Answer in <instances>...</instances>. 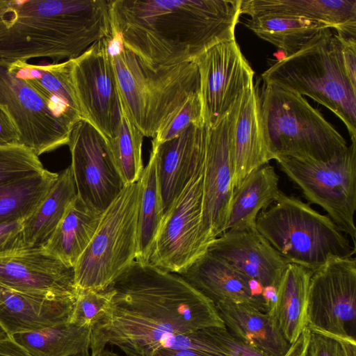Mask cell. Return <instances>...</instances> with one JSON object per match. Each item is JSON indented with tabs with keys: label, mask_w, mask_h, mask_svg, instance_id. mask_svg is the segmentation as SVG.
<instances>
[{
	"label": "cell",
	"mask_w": 356,
	"mask_h": 356,
	"mask_svg": "<svg viewBox=\"0 0 356 356\" xmlns=\"http://www.w3.org/2000/svg\"><path fill=\"white\" fill-rule=\"evenodd\" d=\"M105 40L124 111L144 136L154 138L188 97L200 92L197 66L194 61L151 65L128 49L113 29Z\"/></svg>",
	"instance_id": "4"
},
{
	"label": "cell",
	"mask_w": 356,
	"mask_h": 356,
	"mask_svg": "<svg viewBox=\"0 0 356 356\" xmlns=\"http://www.w3.org/2000/svg\"><path fill=\"white\" fill-rule=\"evenodd\" d=\"M245 26L289 57L312 45L331 32L329 25L306 18L262 15L251 17Z\"/></svg>",
	"instance_id": "28"
},
{
	"label": "cell",
	"mask_w": 356,
	"mask_h": 356,
	"mask_svg": "<svg viewBox=\"0 0 356 356\" xmlns=\"http://www.w3.org/2000/svg\"><path fill=\"white\" fill-rule=\"evenodd\" d=\"M152 356H223L211 352L195 350L181 349L175 350L170 348H161L158 350Z\"/></svg>",
	"instance_id": "44"
},
{
	"label": "cell",
	"mask_w": 356,
	"mask_h": 356,
	"mask_svg": "<svg viewBox=\"0 0 356 356\" xmlns=\"http://www.w3.org/2000/svg\"><path fill=\"white\" fill-rule=\"evenodd\" d=\"M307 327L356 341V260L338 258L312 272L307 296Z\"/></svg>",
	"instance_id": "11"
},
{
	"label": "cell",
	"mask_w": 356,
	"mask_h": 356,
	"mask_svg": "<svg viewBox=\"0 0 356 356\" xmlns=\"http://www.w3.org/2000/svg\"><path fill=\"white\" fill-rule=\"evenodd\" d=\"M139 184L136 261L148 264L165 211L159 182L154 154L150 152Z\"/></svg>",
	"instance_id": "32"
},
{
	"label": "cell",
	"mask_w": 356,
	"mask_h": 356,
	"mask_svg": "<svg viewBox=\"0 0 356 356\" xmlns=\"http://www.w3.org/2000/svg\"><path fill=\"white\" fill-rule=\"evenodd\" d=\"M194 62L200 74L204 122L214 127L254 87V72L235 38L214 44Z\"/></svg>",
	"instance_id": "13"
},
{
	"label": "cell",
	"mask_w": 356,
	"mask_h": 356,
	"mask_svg": "<svg viewBox=\"0 0 356 356\" xmlns=\"http://www.w3.org/2000/svg\"><path fill=\"white\" fill-rule=\"evenodd\" d=\"M91 356H122L113 351L108 350L105 348L94 353H92Z\"/></svg>",
	"instance_id": "47"
},
{
	"label": "cell",
	"mask_w": 356,
	"mask_h": 356,
	"mask_svg": "<svg viewBox=\"0 0 356 356\" xmlns=\"http://www.w3.org/2000/svg\"><path fill=\"white\" fill-rule=\"evenodd\" d=\"M71 77L86 120L106 140L112 138L120 121L122 108L105 37L72 59Z\"/></svg>",
	"instance_id": "14"
},
{
	"label": "cell",
	"mask_w": 356,
	"mask_h": 356,
	"mask_svg": "<svg viewBox=\"0 0 356 356\" xmlns=\"http://www.w3.org/2000/svg\"><path fill=\"white\" fill-rule=\"evenodd\" d=\"M10 337L4 329L0 325V339Z\"/></svg>",
	"instance_id": "48"
},
{
	"label": "cell",
	"mask_w": 356,
	"mask_h": 356,
	"mask_svg": "<svg viewBox=\"0 0 356 356\" xmlns=\"http://www.w3.org/2000/svg\"><path fill=\"white\" fill-rule=\"evenodd\" d=\"M67 145L78 197L103 213L125 186L104 137L81 120L73 127Z\"/></svg>",
	"instance_id": "16"
},
{
	"label": "cell",
	"mask_w": 356,
	"mask_h": 356,
	"mask_svg": "<svg viewBox=\"0 0 356 356\" xmlns=\"http://www.w3.org/2000/svg\"><path fill=\"white\" fill-rule=\"evenodd\" d=\"M111 0H0V58H76L111 32Z\"/></svg>",
	"instance_id": "3"
},
{
	"label": "cell",
	"mask_w": 356,
	"mask_h": 356,
	"mask_svg": "<svg viewBox=\"0 0 356 356\" xmlns=\"http://www.w3.org/2000/svg\"><path fill=\"white\" fill-rule=\"evenodd\" d=\"M306 356H356V341L310 331Z\"/></svg>",
	"instance_id": "38"
},
{
	"label": "cell",
	"mask_w": 356,
	"mask_h": 356,
	"mask_svg": "<svg viewBox=\"0 0 356 356\" xmlns=\"http://www.w3.org/2000/svg\"><path fill=\"white\" fill-rule=\"evenodd\" d=\"M0 108L19 134V143L39 157L67 145L73 126L29 82L18 77L10 62L0 58Z\"/></svg>",
	"instance_id": "10"
},
{
	"label": "cell",
	"mask_w": 356,
	"mask_h": 356,
	"mask_svg": "<svg viewBox=\"0 0 356 356\" xmlns=\"http://www.w3.org/2000/svg\"><path fill=\"white\" fill-rule=\"evenodd\" d=\"M58 173L44 169L42 172L0 184V223L24 220L44 200Z\"/></svg>",
	"instance_id": "33"
},
{
	"label": "cell",
	"mask_w": 356,
	"mask_h": 356,
	"mask_svg": "<svg viewBox=\"0 0 356 356\" xmlns=\"http://www.w3.org/2000/svg\"><path fill=\"white\" fill-rule=\"evenodd\" d=\"M121 108V118L118 129L112 138L105 140L116 168L124 186H127L137 182L143 173L142 146L144 136L131 122L122 102Z\"/></svg>",
	"instance_id": "34"
},
{
	"label": "cell",
	"mask_w": 356,
	"mask_h": 356,
	"mask_svg": "<svg viewBox=\"0 0 356 356\" xmlns=\"http://www.w3.org/2000/svg\"><path fill=\"white\" fill-rule=\"evenodd\" d=\"M22 221L0 223V256L26 248L22 235Z\"/></svg>",
	"instance_id": "40"
},
{
	"label": "cell",
	"mask_w": 356,
	"mask_h": 356,
	"mask_svg": "<svg viewBox=\"0 0 356 356\" xmlns=\"http://www.w3.org/2000/svg\"><path fill=\"white\" fill-rule=\"evenodd\" d=\"M0 356H33L11 337L0 339Z\"/></svg>",
	"instance_id": "43"
},
{
	"label": "cell",
	"mask_w": 356,
	"mask_h": 356,
	"mask_svg": "<svg viewBox=\"0 0 356 356\" xmlns=\"http://www.w3.org/2000/svg\"><path fill=\"white\" fill-rule=\"evenodd\" d=\"M264 84L306 95L334 113L356 142V87L344 67L340 42L329 33L323 38L272 65L262 74Z\"/></svg>",
	"instance_id": "6"
},
{
	"label": "cell",
	"mask_w": 356,
	"mask_h": 356,
	"mask_svg": "<svg viewBox=\"0 0 356 356\" xmlns=\"http://www.w3.org/2000/svg\"><path fill=\"white\" fill-rule=\"evenodd\" d=\"M38 156L23 145L0 146V184L42 172Z\"/></svg>",
	"instance_id": "35"
},
{
	"label": "cell",
	"mask_w": 356,
	"mask_h": 356,
	"mask_svg": "<svg viewBox=\"0 0 356 356\" xmlns=\"http://www.w3.org/2000/svg\"><path fill=\"white\" fill-rule=\"evenodd\" d=\"M312 272L289 264L277 288V300L269 313L286 340L293 343L307 327V296Z\"/></svg>",
	"instance_id": "29"
},
{
	"label": "cell",
	"mask_w": 356,
	"mask_h": 356,
	"mask_svg": "<svg viewBox=\"0 0 356 356\" xmlns=\"http://www.w3.org/2000/svg\"><path fill=\"white\" fill-rule=\"evenodd\" d=\"M76 297L25 292L0 284V325L10 337L68 321Z\"/></svg>",
	"instance_id": "20"
},
{
	"label": "cell",
	"mask_w": 356,
	"mask_h": 356,
	"mask_svg": "<svg viewBox=\"0 0 356 356\" xmlns=\"http://www.w3.org/2000/svg\"><path fill=\"white\" fill-rule=\"evenodd\" d=\"M241 14L321 22L343 38H356V0H242Z\"/></svg>",
	"instance_id": "22"
},
{
	"label": "cell",
	"mask_w": 356,
	"mask_h": 356,
	"mask_svg": "<svg viewBox=\"0 0 356 356\" xmlns=\"http://www.w3.org/2000/svg\"><path fill=\"white\" fill-rule=\"evenodd\" d=\"M179 275L214 305L234 303L268 311L264 298L252 291V279L207 250Z\"/></svg>",
	"instance_id": "21"
},
{
	"label": "cell",
	"mask_w": 356,
	"mask_h": 356,
	"mask_svg": "<svg viewBox=\"0 0 356 356\" xmlns=\"http://www.w3.org/2000/svg\"><path fill=\"white\" fill-rule=\"evenodd\" d=\"M242 0H111V27L124 45L154 65L194 61L235 38Z\"/></svg>",
	"instance_id": "2"
},
{
	"label": "cell",
	"mask_w": 356,
	"mask_h": 356,
	"mask_svg": "<svg viewBox=\"0 0 356 356\" xmlns=\"http://www.w3.org/2000/svg\"><path fill=\"white\" fill-rule=\"evenodd\" d=\"M139 184L124 187L102 213L74 267L76 290L104 291L136 261Z\"/></svg>",
	"instance_id": "8"
},
{
	"label": "cell",
	"mask_w": 356,
	"mask_h": 356,
	"mask_svg": "<svg viewBox=\"0 0 356 356\" xmlns=\"http://www.w3.org/2000/svg\"><path fill=\"white\" fill-rule=\"evenodd\" d=\"M337 36L340 42L342 59L347 75L353 86L356 87V38Z\"/></svg>",
	"instance_id": "41"
},
{
	"label": "cell",
	"mask_w": 356,
	"mask_h": 356,
	"mask_svg": "<svg viewBox=\"0 0 356 356\" xmlns=\"http://www.w3.org/2000/svg\"><path fill=\"white\" fill-rule=\"evenodd\" d=\"M71 67L72 59L46 65L10 62V69L35 88L60 115L74 127L86 119L73 86Z\"/></svg>",
	"instance_id": "24"
},
{
	"label": "cell",
	"mask_w": 356,
	"mask_h": 356,
	"mask_svg": "<svg viewBox=\"0 0 356 356\" xmlns=\"http://www.w3.org/2000/svg\"><path fill=\"white\" fill-rule=\"evenodd\" d=\"M113 291L78 290L74 306L68 321L79 325L92 326L110 307Z\"/></svg>",
	"instance_id": "37"
},
{
	"label": "cell",
	"mask_w": 356,
	"mask_h": 356,
	"mask_svg": "<svg viewBox=\"0 0 356 356\" xmlns=\"http://www.w3.org/2000/svg\"><path fill=\"white\" fill-rule=\"evenodd\" d=\"M259 104L261 130L272 159L327 161L347 149L344 138L302 96L264 84Z\"/></svg>",
	"instance_id": "7"
},
{
	"label": "cell",
	"mask_w": 356,
	"mask_h": 356,
	"mask_svg": "<svg viewBox=\"0 0 356 356\" xmlns=\"http://www.w3.org/2000/svg\"><path fill=\"white\" fill-rule=\"evenodd\" d=\"M77 196L72 168L58 172V179L37 210L22 221L26 248H42L49 241L68 205Z\"/></svg>",
	"instance_id": "30"
},
{
	"label": "cell",
	"mask_w": 356,
	"mask_h": 356,
	"mask_svg": "<svg viewBox=\"0 0 356 356\" xmlns=\"http://www.w3.org/2000/svg\"><path fill=\"white\" fill-rule=\"evenodd\" d=\"M21 145L19 134L4 110L0 108V146Z\"/></svg>",
	"instance_id": "42"
},
{
	"label": "cell",
	"mask_w": 356,
	"mask_h": 356,
	"mask_svg": "<svg viewBox=\"0 0 356 356\" xmlns=\"http://www.w3.org/2000/svg\"><path fill=\"white\" fill-rule=\"evenodd\" d=\"M234 189L250 172L272 160L261 130L259 96L256 87L246 92L232 131Z\"/></svg>",
	"instance_id": "23"
},
{
	"label": "cell",
	"mask_w": 356,
	"mask_h": 356,
	"mask_svg": "<svg viewBox=\"0 0 356 356\" xmlns=\"http://www.w3.org/2000/svg\"><path fill=\"white\" fill-rule=\"evenodd\" d=\"M204 165L165 211L149 264L179 274L207 248L201 239Z\"/></svg>",
	"instance_id": "12"
},
{
	"label": "cell",
	"mask_w": 356,
	"mask_h": 356,
	"mask_svg": "<svg viewBox=\"0 0 356 356\" xmlns=\"http://www.w3.org/2000/svg\"><path fill=\"white\" fill-rule=\"evenodd\" d=\"M206 140L205 124H191L175 138L152 143L165 213L195 172L204 165Z\"/></svg>",
	"instance_id": "18"
},
{
	"label": "cell",
	"mask_w": 356,
	"mask_h": 356,
	"mask_svg": "<svg viewBox=\"0 0 356 356\" xmlns=\"http://www.w3.org/2000/svg\"><path fill=\"white\" fill-rule=\"evenodd\" d=\"M242 99L216 126L207 127L201 227L206 248L225 230L234 192L232 131Z\"/></svg>",
	"instance_id": "15"
},
{
	"label": "cell",
	"mask_w": 356,
	"mask_h": 356,
	"mask_svg": "<svg viewBox=\"0 0 356 356\" xmlns=\"http://www.w3.org/2000/svg\"><path fill=\"white\" fill-rule=\"evenodd\" d=\"M0 284L25 292L76 296L74 268L44 247L0 256Z\"/></svg>",
	"instance_id": "17"
},
{
	"label": "cell",
	"mask_w": 356,
	"mask_h": 356,
	"mask_svg": "<svg viewBox=\"0 0 356 356\" xmlns=\"http://www.w3.org/2000/svg\"><path fill=\"white\" fill-rule=\"evenodd\" d=\"M209 335L224 356H268L230 334L225 328L209 327Z\"/></svg>",
	"instance_id": "39"
},
{
	"label": "cell",
	"mask_w": 356,
	"mask_h": 356,
	"mask_svg": "<svg viewBox=\"0 0 356 356\" xmlns=\"http://www.w3.org/2000/svg\"><path fill=\"white\" fill-rule=\"evenodd\" d=\"M256 227L288 264L311 272L332 259L355 254V247L328 216L282 192L259 213Z\"/></svg>",
	"instance_id": "5"
},
{
	"label": "cell",
	"mask_w": 356,
	"mask_h": 356,
	"mask_svg": "<svg viewBox=\"0 0 356 356\" xmlns=\"http://www.w3.org/2000/svg\"><path fill=\"white\" fill-rule=\"evenodd\" d=\"M262 296L268 307V312L275 305L277 300V287L273 286L264 287Z\"/></svg>",
	"instance_id": "46"
},
{
	"label": "cell",
	"mask_w": 356,
	"mask_h": 356,
	"mask_svg": "<svg viewBox=\"0 0 356 356\" xmlns=\"http://www.w3.org/2000/svg\"><path fill=\"white\" fill-rule=\"evenodd\" d=\"M275 168L266 163L250 172L234 189L228 218L227 231H257L259 213L273 204L282 192Z\"/></svg>",
	"instance_id": "25"
},
{
	"label": "cell",
	"mask_w": 356,
	"mask_h": 356,
	"mask_svg": "<svg viewBox=\"0 0 356 356\" xmlns=\"http://www.w3.org/2000/svg\"><path fill=\"white\" fill-rule=\"evenodd\" d=\"M308 337L302 334L292 344L284 356H306Z\"/></svg>",
	"instance_id": "45"
},
{
	"label": "cell",
	"mask_w": 356,
	"mask_h": 356,
	"mask_svg": "<svg viewBox=\"0 0 356 356\" xmlns=\"http://www.w3.org/2000/svg\"><path fill=\"white\" fill-rule=\"evenodd\" d=\"M216 308L225 329L235 338L268 356H284L291 344L268 312L234 303H218Z\"/></svg>",
	"instance_id": "26"
},
{
	"label": "cell",
	"mask_w": 356,
	"mask_h": 356,
	"mask_svg": "<svg viewBox=\"0 0 356 356\" xmlns=\"http://www.w3.org/2000/svg\"><path fill=\"white\" fill-rule=\"evenodd\" d=\"M92 327L70 321L10 336L33 356H90Z\"/></svg>",
	"instance_id": "31"
},
{
	"label": "cell",
	"mask_w": 356,
	"mask_h": 356,
	"mask_svg": "<svg viewBox=\"0 0 356 356\" xmlns=\"http://www.w3.org/2000/svg\"><path fill=\"white\" fill-rule=\"evenodd\" d=\"M102 215L77 195L68 205L44 248L65 265L74 268L95 233Z\"/></svg>",
	"instance_id": "27"
},
{
	"label": "cell",
	"mask_w": 356,
	"mask_h": 356,
	"mask_svg": "<svg viewBox=\"0 0 356 356\" xmlns=\"http://www.w3.org/2000/svg\"><path fill=\"white\" fill-rule=\"evenodd\" d=\"M191 124H204L200 92L188 97L156 133L152 143L159 144L175 138Z\"/></svg>",
	"instance_id": "36"
},
{
	"label": "cell",
	"mask_w": 356,
	"mask_h": 356,
	"mask_svg": "<svg viewBox=\"0 0 356 356\" xmlns=\"http://www.w3.org/2000/svg\"><path fill=\"white\" fill-rule=\"evenodd\" d=\"M111 305L92 326V353L106 345L152 356L172 337L225 328L215 305L179 274L134 261L108 287Z\"/></svg>",
	"instance_id": "1"
},
{
	"label": "cell",
	"mask_w": 356,
	"mask_h": 356,
	"mask_svg": "<svg viewBox=\"0 0 356 356\" xmlns=\"http://www.w3.org/2000/svg\"><path fill=\"white\" fill-rule=\"evenodd\" d=\"M206 250L264 287L277 288L289 264L257 231L225 232Z\"/></svg>",
	"instance_id": "19"
},
{
	"label": "cell",
	"mask_w": 356,
	"mask_h": 356,
	"mask_svg": "<svg viewBox=\"0 0 356 356\" xmlns=\"http://www.w3.org/2000/svg\"><path fill=\"white\" fill-rule=\"evenodd\" d=\"M275 161L305 198L323 208L355 247L356 142L327 161L291 157Z\"/></svg>",
	"instance_id": "9"
}]
</instances>
